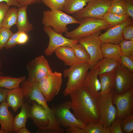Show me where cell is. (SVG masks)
Listing matches in <instances>:
<instances>
[{
  "label": "cell",
  "instance_id": "obj_29",
  "mask_svg": "<svg viewBox=\"0 0 133 133\" xmlns=\"http://www.w3.org/2000/svg\"><path fill=\"white\" fill-rule=\"evenodd\" d=\"M17 17V9L16 7H11L7 12L3 21L1 28L10 30L16 24Z\"/></svg>",
  "mask_w": 133,
  "mask_h": 133
},
{
  "label": "cell",
  "instance_id": "obj_47",
  "mask_svg": "<svg viewBox=\"0 0 133 133\" xmlns=\"http://www.w3.org/2000/svg\"><path fill=\"white\" fill-rule=\"evenodd\" d=\"M9 90L0 87V103L6 100L7 93Z\"/></svg>",
  "mask_w": 133,
  "mask_h": 133
},
{
  "label": "cell",
  "instance_id": "obj_41",
  "mask_svg": "<svg viewBox=\"0 0 133 133\" xmlns=\"http://www.w3.org/2000/svg\"><path fill=\"white\" fill-rule=\"evenodd\" d=\"M10 7L4 2L0 3V28H1L3 21Z\"/></svg>",
  "mask_w": 133,
  "mask_h": 133
},
{
  "label": "cell",
  "instance_id": "obj_50",
  "mask_svg": "<svg viewBox=\"0 0 133 133\" xmlns=\"http://www.w3.org/2000/svg\"><path fill=\"white\" fill-rule=\"evenodd\" d=\"M0 133H5L4 132V131H3L0 129Z\"/></svg>",
  "mask_w": 133,
  "mask_h": 133
},
{
  "label": "cell",
  "instance_id": "obj_27",
  "mask_svg": "<svg viewBox=\"0 0 133 133\" xmlns=\"http://www.w3.org/2000/svg\"><path fill=\"white\" fill-rule=\"evenodd\" d=\"M26 79L25 76L15 78L0 75V87L9 90L19 87L20 84Z\"/></svg>",
  "mask_w": 133,
  "mask_h": 133
},
{
  "label": "cell",
  "instance_id": "obj_24",
  "mask_svg": "<svg viewBox=\"0 0 133 133\" xmlns=\"http://www.w3.org/2000/svg\"><path fill=\"white\" fill-rule=\"evenodd\" d=\"M101 48L104 58L120 59L122 54L119 44L109 43H102Z\"/></svg>",
  "mask_w": 133,
  "mask_h": 133
},
{
  "label": "cell",
  "instance_id": "obj_51",
  "mask_svg": "<svg viewBox=\"0 0 133 133\" xmlns=\"http://www.w3.org/2000/svg\"><path fill=\"white\" fill-rule=\"evenodd\" d=\"M1 68V64L0 60V69Z\"/></svg>",
  "mask_w": 133,
  "mask_h": 133
},
{
  "label": "cell",
  "instance_id": "obj_6",
  "mask_svg": "<svg viewBox=\"0 0 133 133\" xmlns=\"http://www.w3.org/2000/svg\"><path fill=\"white\" fill-rule=\"evenodd\" d=\"M71 100H66L52 107L56 118L60 126L67 128L75 126L84 129L85 125L70 111Z\"/></svg>",
  "mask_w": 133,
  "mask_h": 133
},
{
  "label": "cell",
  "instance_id": "obj_5",
  "mask_svg": "<svg viewBox=\"0 0 133 133\" xmlns=\"http://www.w3.org/2000/svg\"><path fill=\"white\" fill-rule=\"evenodd\" d=\"M113 0H90L82 9L74 14L80 21L85 18L101 19L109 11Z\"/></svg>",
  "mask_w": 133,
  "mask_h": 133
},
{
  "label": "cell",
  "instance_id": "obj_10",
  "mask_svg": "<svg viewBox=\"0 0 133 133\" xmlns=\"http://www.w3.org/2000/svg\"><path fill=\"white\" fill-rule=\"evenodd\" d=\"M26 68L28 73L27 79L37 83L52 72L48 61L42 55L36 57L29 62L27 64Z\"/></svg>",
  "mask_w": 133,
  "mask_h": 133
},
{
  "label": "cell",
  "instance_id": "obj_43",
  "mask_svg": "<svg viewBox=\"0 0 133 133\" xmlns=\"http://www.w3.org/2000/svg\"><path fill=\"white\" fill-rule=\"evenodd\" d=\"M29 39V37L27 33L24 32L19 31L17 39V45H23L25 44L28 41Z\"/></svg>",
  "mask_w": 133,
  "mask_h": 133
},
{
  "label": "cell",
  "instance_id": "obj_31",
  "mask_svg": "<svg viewBox=\"0 0 133 133\" xmlns=\"http://www.w3.org/2000/svg\"><path fill=\"white\" fill-rule=\"evenodd\" d=\"M71 47L74 51L78 62L89 63L90 56L82 45L78 43L74 44Z\"/></svg>",
  "mask_w": 133,
  "mask_h": 133
},
{
  "label": "cell",
  "instance_id": "obj_21",
  "mask_svg": "<svg viewBox=\"0 0 133 133\" xmlns=\"http://www.w3.org/2000/svg\"><path fill=\"white\" fill-rule=\"evenodd\" d=\"M56 57L63 61L66 66H70L78 62L71 47L66 46L59 47L54 51Z\"/></svg>",
  "mask_w": 133,
  "mask_h": 133
},
{
  "label": "cell",
  "instance_id": "obj_36",
  "mask_svg": "<svg viewBox=\"0 0 133 133\" xmlns=\"http://www.w3.org/2000/svg\"><path fill=\"white\" fill-rule=\"evenodd\" d=\"M66 0H41L51 10L63 11Z\"/></svg>",
  "mask_w": 133,
  "mask_h": 133
},
{
  "label": "cell",
  "instance_id": "obj_30",
  "mask_svg": "<svg viewBox=\"0 0 133 133\" xmlns=\"http://www.w3.org/2000/svg\"><path fill=\"white\" fill-rule=\"evenodd\" d=\"M130 17L128 14L119 15L108 12L102 19L107 22L109 27H111L123 22Z\"/></svg>",
  "mask_w": 133,
  "mask_h": 133
},
{
  "label": "cell",
  "instance_id": "obj_12",
  "mask_svg": "<svg viewBox=\"0 0 133 133\" xmlns=\"http://www.w3.org/2000/svg\"><path fill=\"white\" fill-rule=\"evenodd\" d=\"M43 30L49 38L48 45L44 51L46 55H51L54 50L59 47L66 46L71 47L74 44L78 43V40L65 37L62 34L55 32L50 26H44Z\"/></svg>",
  "mask_w": 133,
  "mask_h": 133
},
{
  "label": "cell",
  "instance_id": "obj_11",
  "mask_svg": "<svg viewBox=\"0 0 133 133\" xmlns=\"http://www.w3.org/2000/svg\"><path fill=\"white\" fill-rule=\"evenodd\" d=\"M114 91L103 96H99L98 99L100 115L99 123L108 128L116 117V108L112 101Z\"/></svg>",
  "mask_w": 133,
  "mask_h": 133
},
{
  "label": "cell",
  "instance_id": "obj_44",
  "mask_svg": "<svg viewBox=\"0 0 133 133\" xmlns=\"http://www.w3.org/2000/svg\"><path fill=\"white\" fill-rule=\"evenodd\" d=\"M127 14L133 18V0H125Z\"/></svg>",
  "mask_w": 133,
  "mask_h": 133
},
{
  "label": "cell",
  "instance_id": "obj_3",
  "mask_svg": "<svg viewBox=\"0 0 133 133\" xmlns=\"http://www.w3.org/2000/svg\"><path fill=\"white\" fill-rule=\"evenodd\" d=\"M42 23L44 26H50L55 32L62 34L68 31L67 25L79 24L80 21L62 11L50 10L43 12Z\"/></svg>",
  "mask_w": 133,
  "mask_h": 133
},
{
  "label": "cell",
  "instance_id": "obj_39",
  "mask_svg": "<svg viewBox=\"0 0 133 133\" xmlns=\"http://www.w3.org/2000/svg\"><path fill=\"white\" fill-rule=\"evenodd\" d=\"M123 33L124 39L133 41V22L124 27Z\"/></svg>",
  "mask_w": 133,
  "mask_h": 133
},
{
  "label": "cell",
  "instance_id": "obj_33",
  "mask_svg": "<svg viewBox=\"0 0 133 133\" xmlns=\"http://www.w3.org/2000/svg\"><path fill=\"white\" fill-rule=\"evenodd\" d=\"M84 130L86 133H111L109 128L99 123H89L85 125Z\"/></svg>",
  "mask_w": 133,
  "mask_h": 133
},
{
  "label": "cell",
  "instance_id": "obj_19",
  "mask_svg": "<svg viewBox=\"0 0 133 133\" xmlns=\"http://www.w3.org/2000/svg\"><path fill=\"white\" fill-rule=\"evenodd\" d=\"M9 107H11L14 113L21 107L24 102V96L22 88L19 87L9 90L6 99Z\"/></svg>",
  "mask_w": 133,
  "mask_h": 133
},
{
  "label": "cell",
  "instance_id": "obj_4",
  "mask_svg": "<svg viewBox=\"0 0 133 133\" xmlns=\"http://www.w3.org/2000/svg\"><path fill=\"white\" fill-rule=\"evenodd\" d=\"M79 26L76 28L65 33L66 37L78 40L84 37L109 28V25L101 19L85 18L80 20Z\"/></svg>",
  "mask_w": 133,
  "mask_h": 133
},
{
  "label": "cell",
  "instance_id": "obj_26",
  "mask_svg": "<svg viewBox=\"0 0 133 133\" xmlns=\"http://www.w3.org/2000/svg\"><path fill=\"white\" fill-rule=\"evenodd\" d=\"M90 0H66L63 11L68 14H74L85 6Z\"/></svg>",
  "mask_w": 133,
  "mask_h": 133
},
{
  "label": "cell",
  "instance_id": "obj_2",
  "mask_svg": "<svg viewBox=\"0 0 133 133\" xmlns=\"http://www.w3.org/2000/svg\"><path fill=\"white\" fill-rule=\"evenodd\" d=\"M89 63L78 62L65 69L63 75L68 80L63 94L66 96L82 88L89 69Z\"/></svg>",
  "mask_w": 133,
  "mask_h": 133
},
{
  "label": "cell",
  "instance_id": "obj_9",
  "mask_svg": "<svg viewBox=\"0 0 133 133\" xmlns=\"http://www.w3.org/2000/svg\"><path fill=\"white\" fill-rule=\"evenodd\" d=\"M116 109V118L121 120L126 116L133 113V87L121 94L114 91L112 99Z\"/></svg>",
  "mask_w": 133,
  "mask_h": 133
},
{
  "label": "cell",
  "instance_id": "obj_40",
  "mask_svg": "<svg viewBox=\"0 0 133 133\" xmlns=\"http://www.w3.org/2000/svg\"><path fill=\"white\" fill-rule=\"evenodd\" d=\"M121 120L116 119L112 122L109 128L111 133H123L121 126Z\"/></svg>",
  "mask_w": 133,
  "mask_h": 133
},
{
  "label": "cell",
  "instance_id": "obj_42",
  "mask_svg": "<svg viewBox=\"0 0 133 133\" xmlns=\"http://www.w3.org/2000/svg\"><path fill=\"white\" fill-rule=\"evenodd\" d=\"M19 32L18 31L16 33H13L9 38L5 47L6 49L12 48L17 45V39Z\"/></svg>",
  "mask_w": 133,
  "mask_h": 133
},
{
  "label": "cell",
  "instance_id": "obj_45",
  "mask_svg": "<svg viewBox=\"0 0 133 133\" xmlns=\"http://www.w3.org/2000/svg\"><path fill=\"white\" fill-rule=\"evenodd\" d=\"M65 131L67 133H86L84 129L75 126H70L66 128Z\"/></svg>",
  "mask_w": 133,
  "mask_h": 133
},
{
  "label": "cell",
  "instance_id": "obj_37",
  "mask_svg": "<svg viewBox=\"0 0 133 133\" xmlns=\"http://www.w3.org/2000/svg\"><path fill=\"white\" fill-rule=\"evenodd\" d=\"M10 30L0 28V50L5 47L9 38L13 34Z\"/></svg>",
  "mask_w": 133,
  "mask_h": 133
},
{
  "label": "cell",
  "instance_id": "obj_49",
  "mask_svg": "<svg viewBox=\"0 0 133 133\" xmlns=\"http://www.w3.org/2000/svg\"><path fill=\"white\" fill-rule=\"evenodd\" d=\"M16 133H31L26 128V127L21 128L17 131Z\"/></svg>",
  "mask_w": 133,
  "mask_h": 133
},
{
  "label": "cell",
  "instance_id": "obj_22",
  "mask_svg": "<svg viewBox=\"0 0 133 133\" xmlns=\"http://www.w3.org/2000/svg\"><path fill=\"white\" fill-rule=\"evenodd\" d=\"M27 6L17 9V17L16 23L18 31L27 33L33 30V26L28 20L27 13Z\"/></svg>",
  "mask_w": 133,
  "mask_h": 133
},
{
  "label": "cell",
  "instance_id": "obj_15",
  "mask_svg": "<svg viewBox=\"0 0 133 133\" xmlns=\"http://www.w3.org/2000/svg\"><path fill=\"white\" fill-rule=\"evenodd\" d=\"M133 22V19L131 17L123 22L113 27H110L106 31L99 36L102 43H111L119 44L124 39L123 32L124 28L126 26Z\"/></svg>",
  "mask_w": 133,
  "mask_h": 133
},
{
  "label": "cell",
  "instance_id": "obj_18",
  "mask_svg": "<svg viewBox=\"0 0 133 133\" xmlns=\"http://www.w3.org/2000/svg\"><path fill=\"white\" fill-rule=\"evenodd\" d=\"M6 100L2 102L0 104V129L5 133L14 132L13 127L14 119L13 115L8 109Z\"/></svg>",
  "mask_w": 133,
  "mask_h": 133
},
{
  "label": "cell",
  "instance_id": "obj_7",
  "mask_svg": "<svg viewBox=\"0 0 133 133\" xmlns=\"http://www.w3.org/2000/svg\"><path fill=\"white\" fill-rule=\"evenodd\" d=\"M101 32V31H100L78 40V43L84 47L90 56V69L104 58L101 48L102 43L99 37Z\"/></svg>",
  "mask_w": 133,
  "mask_h": 133
},
{
  "label": "cell",
  "instance_id": "obj_35",
  "mask_svg": "<svg viewBox=\"0 0 133 133\" xmlns=\"http://www.w3.org/2000/svg\"><path fill=\"white\" fill-rule=\"evenodd\" d=\"M119 45L122 54L133 58V41L124 39Z\"/></svg>",
  "mask_w": 133,
  "mask_h": 133
},
{
  "label": "cell",
  "instance_id": "obj_14",
  "mask_svg": "<svg viewBox=\"0 0 133 133\" xmlns=\"http://www.w3.org/2000/svg\"><path fill=\"white\" fill-rule=\"evenodd\" d=\"M114 90L117 94H123L133 87V72L121 64L115 73Z\"/></svg>",
  "mask_w": 133,
  "mask_h": 133
},
{
  "label": "cell",
  "instance_id": "obj_20",
  "mask_svg": "<svg viewBox=\"0 0 133 133\" xmlns=\"http://www.w3.org/2000/svg\"><path fill=\"white\" fill-rule=\"evenodd\" d=\"M115 71L99 75L101 85L100 91L98 93L99 96H103L114 91Z\"/></svg>",
  "mask_w": 133,
  "mask_h": 133
},
{
  "label": "cell",
  "instance_id": "obj_23",
  "mask_svg": "<svg viewBox=\"0 0 133 133\" xmlns=\"http://www.w3.org/2000/svg\"><path fill=\"white\" fill-rule=\"evenodd\" d=\"M31 103L24 101L20 112L14 118L13 127L14 132L21 128L26 127L27 119L29 118Z\"/></svg>",
  "mask_w": 133,
  "mask_h": 133
},
{
  "label": "cell",
  "instance_id": "obj_38",
  "mask_svg": "<svg viewBox=\"0 0 133 133\" xmlns=\"http://www.w3.org/2000/svg\"><path fill=\"white\" fill-rule=\"evenodd\" d=\"M120 60L121 65L133 72V58L121 54Z\"/></svg>",
  "mask_w": 133,
  "mask_h": 133
},
{
  "label": "cell",
  "instance_id": "obj_13",
  "mask_svg": "<svg viewBox=\"0 0 133 133\" xmlns=\"http://www.w3.org/2000/svg\"><path fill=\"white\" fill-rule=\"evenodd\" d=\"M24 96V101L31 102L35 101L38 104L42 105L49 113L51 108H49L47 101L40 91L37 83L31 81L28 79H25L21 83Z\"/></svg>",
  "mask_w": 133,
  "mask_h": 133
},
{
  "label": "cell",
  "instance_id": "obj_32",
  "mask_svg": "<svg viewBox=\"0 0 133 133\" xmlns=\"http://www.w3.org/2000/svg\"><path fill=\"white\" fill-rule=\"evenodd\" d=\"M108 12L119 15L128 14L125 0H113Z\"/></svg>",
  "mask_w": 133,
  "mask_h": 133
},
{
  "label": "cell",
  "instance_id": "obj_34",
  "mask_svg": "<svg viewBox=\"0 0 133 133\" xmlns=\"http://www.w3.org/2000/svg\"><path fill=\"white\" fill-rule=\"evenodd\" d=\"M121 126L123 133H133V114H129L121 120Z\"/></svg>",
  "mask_w": 133,
  "mask_h": 133
},
{
  "label": "cell",
  "instance_id": "obj_17",
  "mask_svg": "<svg viewBox=\"0 0 133 133\" xmlns=\"http://www.w3.org/2000/svg\"><path fill=\"white\" fill-rule=\"evenodd\" d=\"M90 69L87 73L83 87L98 99L99 97L98 93L100 90L101 85L98 78L99 69L97 64Z\"/></svg>",
  "mask_w": 133,
  "mask_h": 133
},
{
  "label": "cell",
  "instance_id": "obj_48",
  "mask_svg": "<svg viewBox=\"0 0 133 133\" xmlns=\"http://www.w3.org/2000/svg\"><path fill=\"white\" fill-rule=\"evenodd\" d=\"M4 2L10 6H14L16 7H19L17 0H0V3Z\"/></svg>",
  "mask_w": 133,
  "mask_h": 133
},
{
  "label": "cell",
  "instance_id": "obj_8",
  "mask_svg": "<svg viewBox=\"0 0 133 133\" xmlns=\"http://www.w3.org/2000/svg\"><path fill=\"white\" fill-rule=\"evenodd\" d=\"M62 80V73L55 71L49 74L37 83L47 101H51L58 94L61 88Z\"/></svg>",
  "mask_w": 133,
  "mask_h": 133
},
{
  "label": "cell",
  "instance_id": "obj_52",
  "mask_svg": "<svg viewBox=\"0 0 133 133\" xmlns=\"http://www.w3.org/2000/svg\"><path fill=\"white\" fill-rule=\"evenodd\" d=\"M1 73H2L0 71V75L1 74Z\"/></svg>",
  "mask_w": 133,
  "mask_h": 133
},
{
  "label": "cell",
  "instance_id": "obj_1",
  "mask_svg": "<svg viewBox=\"0 0 133 133\" xmlns=\"http://www.w3.org/2000/svg\"><path fill=\"white\" fill-rule=\"evenodd\" d=\"M69 95L71 109L77 118L85 125L90 123L100 122V115L97 99L83 87Z\"/></svg>",
  "mask_w": 133,
  "mask_h": 133
},
{
  "label": "cell",
  "instance_id": "obj_25",
  "mask_svg": "<svg viewBox=\"0 0 133 133\" xmlns=\"http://www.w3.org/2000/svg\"><path fill=\"white\" fill-rule=\"evenodd\" d=\"M121 64L120 59L103 58L97 64L99 69V75L116 70Z\"/></svg>",
  "mask_w": 133,
  "mask_h": 133
},
{
  "label": "cell",
  "instance_id": "obj_28",
  "mask_svg": "<svg viewBox=\"0 0 133 133\" xmlns=\"http://www.w3.org/2000/svg\"><path fill=\"white\" fill-rule=\"evenodd\" d=\"M50 121L48 125L46 127L38 129L37 133H62L64 129L58 122L53 111L50 116Z\"/></svg>",
  "mask_w": 133,
  "mask_h": 133
},
{
  "label": "cell",
  "instance_id": "obj_16",
  "mask_svg": "<svg viewBox=\"0 0 133 133\" xmlns=\"http://www.w3.org/2000/svg\"><path fill=\"white\" fill-rule=\"evenodd\" d=\"M29 118L33 121L34 124L38 129L47 127L50 123L48 111L34 100L31 101Z\"/></svg>",
  "mask_w": 133,
  "mask_h": 133
},
{
  "label": "cell",
  "instance_id": "obj_46",
  "mask_svg": "<svg viewBox=\"0 0 133 133\" xmlns=\"http://www.w3.org/2000/svg\"><path fill=\"white\" fill-rule=\"evenodd\" d=\"M19 5V7L23 6H28L29 5L39 3L41 0H17Z\"/></svg>",
  "mask_w": 133,
  "mask_h": 133
}]
</instances>
